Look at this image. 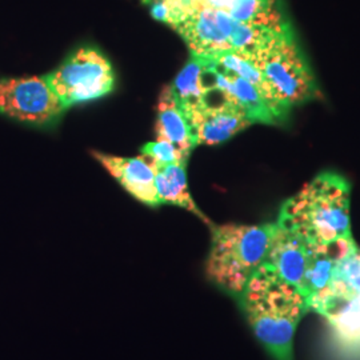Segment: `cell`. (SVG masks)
I'll return each instance as SVG.
<instances>
[{"instance_id":"cell-4","label":"cell","mask_w":360,"mask_h":360,"mask_svg":"<svg viewBox=\"0 0 360 360\" xmlns=\"http://www.w3.org/2000/svg\"><path fill=\"white\" fill-rule=\"evenodd\" d=\"M187 44L191 56L212 58L226 52L255 56L292 26L267 27L243 23L219 10L196 8L172 27Z\"/></svg>"},{"instance_id":"cell-14","label":"cell","mask_w":360,"mask_h":360,"mask_svg":"<svg viewBox=\"0 0 360 360\" xmlns=\"http://www.w3.org/2000/svg\"><path fill=\"white\" fill-rule=\"evenodd\" d=\"M355 247L356 243L354 242L352 236L326 245H307L306 267L302 282L297 287L300 294L306 297L307 303L312 296L322 291L333 281L339 263Z\"/></svg>"},{"instance_id":"cell-18","label":"cell","mask_w":360,"mask_h":360,"mask_svg":"<svg viewBox=\"0 0 360 360\" xmlns=\"http://www.w3.org/2000/svg\"><path fill=\"white\" fill-rule=\"evenodd\" d=\"M171 86L184 114L206 103L211 92L205 63L196 56H191Z\"/></svg>"},{"instance_id":"cell-6","label":"cell","mask_w":360,"mask_h":360,"mask_svg":"<svg viewBox=\"0 0 360 360\" xmlns=\"http://www.w3.org/2000/svg\"><path fill=\"white\" fill-rule=\"evenodd\" d=\"M336 338L348 347H360V248L356 245L335 271L333 281L309 300Z\"/></svg>"},{"instance_id":"cell-1","label":"cell","mask_w":360,"mask_h":360,"mask_svg":"<svg viewBox=\"0 0 360 360\" xmlns=\"http://www.w3.org/2000/svg\"><path fill=\"white\" fill-rule=\"evenodd\" d=\"M236 300L252 333L271 356L294 360L296 328L309 311L300 291L259 267Z\"/></svg>"},{"instance_id":"cell-12","label":"cell","mask_w":360,"mask_h":360,"mask_svg":"<svg viewBox=\"0 0 360 360\" xmlns=\"http://www.w3.org/2000/svg\"><path fill=\"white\" fill-rule=\"evenodd\" d=\"M92 156L134 199L151 208L160 206L154 166L146 162L143 156L123 158L96 151H92Z\"/></svg>"},{"instance_id":"cell-13","label":"cell","mask_w":360,"mask_h":360,"mask_svg":"<svg viewBox=\"0 0 360 360\" xmlns=\"http://www.w3.org/2000/svg\"><path fill=\"white\" fill-rule=\"evenodd\" d=\"M307 259V243L294 232L275 223L269 251L260 267L282 282L299 287Z\"/></svg>"},{"instance_id":"cell-5","label":"cell","mask_w":360,"mask_h":360,"mask_svg":"<svg viewBox=\"0 0 360 360\" xmlns=\"http://www.w3.org/2000/svg\"><path fill=\"white\" fill-rule=\"evenodd\" d=\"M248 58V56H247ZM266 77L276 101L285 110L321 99L316 77L300 49L295 31H287L250 58Z\"/></svg>"},{"instance_id":"cell-8","label":"cell","mask_w":360,"mask_h":360,"mask_svg":"<svg viewBox=\"0 0 360 360\" xmlns=\"http://www.w3.org/2000/svg\"><path fill=\"white\" fill-rule=\"evenodd\" d=\"M67 110L44 77L0 80V114L32 126H50Z\"/></svg>"},{"instance_id":"cell-10","label":"cell","mask_w":360,"mask_h":360,"mask_svg":"<svg viewBox=\"0 0 360 360\" xmlns=\"http://www.w3.org/2000/svg\"><path fill=\"white\" fill-rule=\"evenodd\" d=\"M178 23L196 8L219 10L233 19L267 27L290 26V20L279 0H169ZM176 26V25H175Z\"/></svg>"},{"instance_id":"cell-7","label":"cell","mask_w":360,"mask_h":360,"mask_svg":"<svg viewBox=\"0 0 360 360\" xmlns=\"http://www.w3.org/2000/svg\"><path fill=\"white\" fill-rule=\"evenodd\" d=\"M44 77L67 108L101 99L115 86L112 65L95 47L77 49Z\"/></svg>"},{"instance_id":"cell-20","label":"cell","mask_w":360,"mask_h":360,"mask_svg":"<svg viewBox=\"0 0 360 360\" xmlns=\"http://www.w3.org/2000/svg\"><path fill=\"white\" fill-rule=\"evenodd\" d=\"M151 0H142L143 4H148Z\"/></svg>"},{"instance_id":"cell-15","label":"cell","mask_w":360,"mask_h":360,"mask_svg":"<svg viewBox=\"0 0 360 360\" xmlns=\"http://www.w3.org/2000/svg\"><path fill=\"white\" fill-rule=\"evenodd\" d=\"M156 139H166L176 146L187 158L196 147L188 119L172 91L167 84L158 99V117L155 126Z\"/></svg>"},{"instance_id":"cell-16","label":"cell","mask_w":360,"mask_h":360,"mask_svg":"<svg viewBox=\"0 0 360 360\" xmlns=\"http://www.w3.org/2000/svg\"><path fill=\"white\" fill-rule=\"evenodd\" d=\"M151 165L155 168V183L160 205H171L187 210L210 224V220L196 206L193 195L190 193L186 172L187 163L178 162L168 165Z\"/></svg>"},{"instance_id":"cell-11","label":"cell","mask_w":360,"mask_h":360,"mask_svg":"<svg viewBox=\"0 0 360 360\" xmlns=\"http://www.w3.org/2000/svg\"><path fill=\"white\" fill-rule=\"evenodd\" d=\"M198 58V56H196ZM206 65L207 75L210 77V84L218 90L227 99L238 104L255 123L263 124H279L281 119L272 111L266 99L260 92L243 77L220 68L206 58H199Z\"/></svg>"},{"instance_id":"cell-3","label":"cell","mask_w":360,"mask_h":360,"mask_svg":"<svg viewBox=\"0 0 360 360\" xmlns=\"http://www.w3.org/2000/svg\"><path fill=\"white\" fill-rule=\"evenodd\" d=\"M274 231L275 223L212 226L206 262L210 282L227 295L238 299L262 266Z\"/></svg>"},{"instance_id":"cell-17","label":"cell","mask_w":360,"mask_h":360,"mask_svg":"<svg viewBox=\"0 0 360 360\" xmlns=\"http://www.w3.org/2000/svg\"><path fill=\"white\" fill-rule=\"evenodd\" d=\"M206 59L211 60L212 63H215L220 68L231 71L233 74L245 79L247 82H250L260 92V95L266 99V102L269 103L276 116L281 119V122L284 123L287 120V116L290 114V111L285 110L283 105L276 101L266 77L262 74L259 67L250 58H247L242 53H238V52H226V53H220V55L212 56V58H206Z\"/></svg>"},{"instance_id":"cell-2","label":"cell","mask_w":360,"mask_h":360,"mask_svg":"<svg viewBox=\"0 0 360 360\" xmlns=\"http://www.w3.org/2000/svg\"><path fill=\"white\" fill-rule=\"evenodd\" d=\"M351 187L335 172H323L285 200L276 224L307 245L351 238Z\"/></svg>"},{"instance_id":"cell-19","label":"cell","mask_w":360,"mask_h":360,"mask_svg":"<svg viewBox=\"0 0 360 360\" xmlns=\"http://www.w3.org/2000/svg\"><path fill=\"white\" fill-rule=\"evenodd\" d=\"M142 155L148 158L151 163L168 165V163H187L188 158L180 151L176 146L166 139H156L155 142L147 143L142 147Z\"/></svg>"},{"instance_id":"cell-9","label":"cell","mask_w":360,"mask_h":360,"mask_svg":"<svg viewBox=\"0 0 360 360\" xmlns=\"http://www.w3.org/2000/svg\"><path fill=\"white\" fill-rule=\"evenodd\" d=\"M196 146H215L227 142L240 131L254 124L245 110L224 95L218 103H206L186 114Z\"/></svg>"}]
</instances>
